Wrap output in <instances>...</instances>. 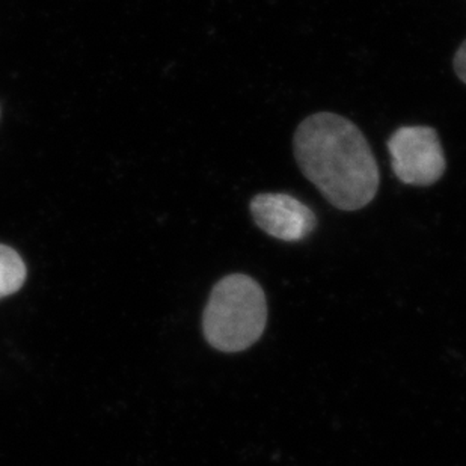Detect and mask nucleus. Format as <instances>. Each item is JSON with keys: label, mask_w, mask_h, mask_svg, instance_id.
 <instances>
[{"label": "nucleus", "mask_w": 466, "mask_h": 466, "mask_svg": "<svg viewBox=\"0 0 466 466\" xmlns=\"http://www.w3.org/2000/svg\"><path fill=\"white\" fill-rule=\"evenodd\" d=\"M296 163L335 208H367L379 192L380 171L361 128L332 112L309 115L293 137Z\"/></svg>", "instance_id": "1"}, {"label": "nucleus", "mask_w": 466, "mask_h": 466, "mask_svg": "<svg viewBox=\"0 0 466 466\" xmlns=\"http://www.w3.org/2000/svg\"><path fill=\"white\" fill-rule=\"evenodd\" d=\"M266 321L268 302L261 286L254 278L233 273L211 290L204 309V337L219 352H243L258 341Z\"/></svg>", "instance_id": "2"}, {"label": "nucleus", "mask_w": 466, "mask_h": 466, "mask_svg": "<svg viewBox=\"0 0 466 466\" xmlns=\"http://www.w3.org/2000/svg\"><path fill=\"white\" fill-rule=\"evenodd\" d=\"M394 176L403 185L429 187L447 171L440 135L429 126H403L387 142Z\"/></svg>", "instance_id": "3"}, {"label": "nucleus", "mask_w": 466, "mask_h": 466, "mask_svg": "<svg viewBox=\"0 0 466 466\" xmlns=\"http://www.w3.org/2000/svg\"><path fill=\"white\" fill-rule=\"evenodd\" d=\"M252 219L263 233L281 242H302L317 228V216L289 194H257L249 203Z\"/></svg>", "instance_id": "4"}, {"label": "nucleus", "mask_w": 466, "mask_h": 466, "mask_svg": "<svg viewBox=\"0 0 466 466\" xmlns=\"http://www.w3.org/2000/svg\"><path fill=\"white\" fill-rule=\"evenodd\" d=\"M27 268L13 248L0 243V299L14 295L26 281Z\"/></svg>", "instance_id": "5"}, {"label": "nucleus", "mask_w": 466, "mask_h": 466, "mask_svg": "<svg viewBox=\"0 0 466 466\" xmlns=\"http://www.w3.org/2000/svg\"><path fill=\"white\" fill-rule=\"evenodd\" d=\"M453 66L459 79L466 85V40L459 46L458 52L454 55Z\"/></svg>", "instance_id": "6"}]
</instances>
